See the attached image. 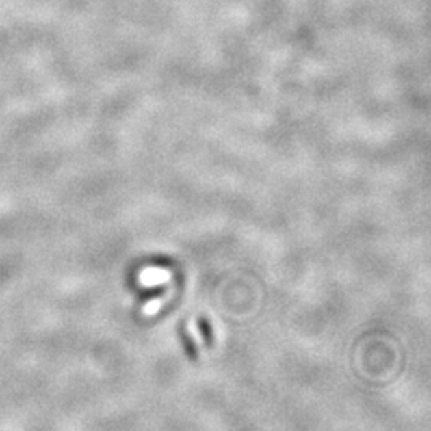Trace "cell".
<instances>
[{
  "instance_id": "cell-1",
  "label": "cell",
  "mask_w": 431,
  "mask_h": 431,
  "mask_svg": "<svg viewBox=\"0 0 431 431\" xmlns=\"http://www.w3.org/2000/svg\"><path fill=\"white\" fill-rule=\"evenodd\" d=\"M165 276H166V273L165 272H161V270H148V272H146L142 275V280L146 281V283H158V281H163L165 280Z\"/></svg>"
}]
</instances>
